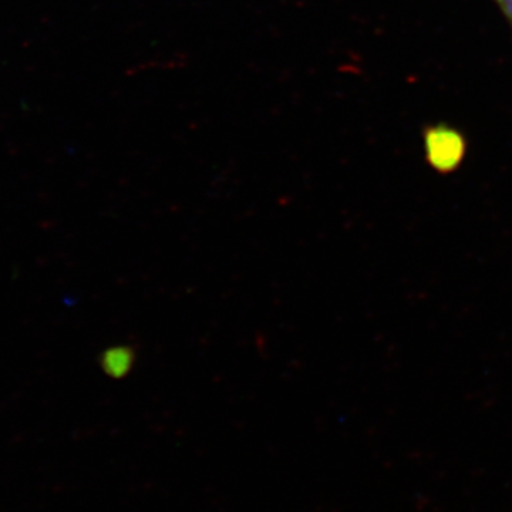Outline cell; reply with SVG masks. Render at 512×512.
<instances>
[{
  "instance_id": "3",
  "label": "cell",
  "mask_w": 512,
  "mask_h": 512,
  "mask_svg": "<svg viewBox=\"0 0 512 512\" xmlns=\"http://www.w3.org/2000/svg\"><path fill=\"white\" fill-rule=\"evenodd\" d=\"M512 30V0H493Z\"/></svg>"
},
{
  "instance_id": "1",
  "label": "cell",
  "mask_w": 512,
  "mask_h": 512,
  "mask_svg": "<svg viewBox=\"0 0 512 512\" xmlns=\"http://www.w3.org/2000/svg\"><path fill=\"white\" fill-rule=\"evenodd\" d=\"M423 148L431 170L441 175L453 174L466 160L467 137L451 124H430L423 130Z\"/></svg>"
},
{
  "instance_id": "2",
  "label": "cell",
  "mask_w": 512,
  "mask_h": 512,
  "mask_svg": "<svg viewBox=\"0 0 512 512\" xmlns=\"http://www.w3.org/2000/svg\"><path fill=\"white\" fill-rule=\"evenodd\" d=\"M137 352L133 346L117 345L104 350L100 355V367L111 379H124L133 370Z\"/></svg>"
}]
</instances>
